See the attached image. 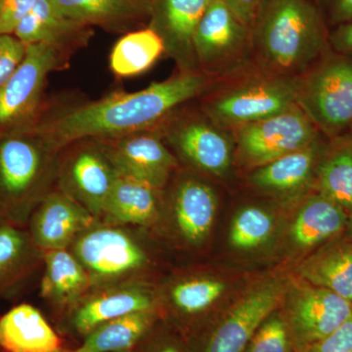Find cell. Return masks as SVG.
<instances>
[{
    "label": "cell",
    "instance_id": "6da1fadb",
    "mask_svg": "<svg viewBox=\"0 0 352 352\" xmlns=\"http://www.w3.org/2000/svg\"><path fill=\"white\" fill-rule=\"evenodd\" d=\"M215 82L200 71H177L144 89L115 92L55 117H43L36 126L61 150L85 139H110L151 131L188 102L198 100Z\"/></svg>",
    "mask_w": 352,
    "mask_h": 352
},
{
    "label": "cell",
    "instance_id": "7a4b0ae2",
    "mask_svg": "<svg viewBox=\"0 0 352 352\" xmlns=\"http://www.w3.org/2000/svg\"><path fill=\"white\" fill-rule=\"evenodd\" d=\"M252 64L300 78L330 50V29L314 0H263L251 25Z\"/></svg>",
    "mask_w": 352,
    "mask_h": 352
},
{
    "label": "cell",
    "instance_id": "3957f363",
    "mask_svg": "<svg viewBox=\"0 0 352 352\" xmlns=\"http://www.w3.org/2000/svg\"><path fill=\"white\" fill-rule=\"evenodd\" d=\"M62 150L38 126L0 131V210L27 227L36 208L57 189Z\"/></svg>",
    "mask_w": 352,
    "mask_h": 352
},
{
    "label": "cell",
    "instance_id": "277c9868",
    "mask_svg": "<svg viewBox=\"0 0 352 352\" xmlns=\"http://www.w3.org/2000/svg\"><path fill=\"white\" fill-rule=\"evenodd\" d=\"M298 78L261 71L254 64L217 80L198 106L217 126L231 131L296 105Z\"/></svg>",
    "mask_w": 352,
    "mask_h": 352
},
{
    "label": "cell",
    "instance_id": "5b68a950",
    "mask_svg": "<svg viewBox=\"0 0 352 352\" xmlns=\"http://www.w3.org/2000/svg\"><path fill=\"white\" fill-rule=\"evenodd\" d=\"M138 227L98 221L69 248L80 261L94 288L129 283H150L154 264L148 234Z\"/></svg>",
    "mask_w": 352,
    "mask_h": 352
},
{
    "label": "cell",
    "instance_id": "8992f818",
    "mask_svg": "<svg viewBox=\"0 0 352 352\" xmlns=\"http://www.w3.org/2000/svg\"><path fill=\"white\" fill-rule=\"evenodd\" d=\"M296 104L329 139L352 124V57L330 48L298 78Z\"/></svg>",
    "mask_w": 352,
    "mask_h": 352
},
{
    "label": "cell",
    "instance_id": "52a82bcc",
    "mask_svg": "<svg viewBox=\"0 0 352 352\" xmlns=\"http://www.w3.org/2000/svg\"><path fill=\"white\" fill-rule=\"evenodd\" d=\"M164 143L185 166L214 177L228 175L235 162L230 131L215 124L200 107L182 106L159 127Z\"/></svg>",
    "mask_w": 352,
    "mask_h": 352
},
{
    "label": "cell",
    "instance_id": "ba28073f",
    "mask_svg": "<svg viewBox=\"0 0 352 352\" xmlns=\"http://www.w3.org/2000/svg\"><path fill=\"white\" fill-rule=\"evenodd\" d=\"M71 54L47 44L27 45L22 63L0 87V131L36 126L48 76L66 68Z\"/></svg>",
    "mask_w": 352,
    "mask_h": 352
},
{
    "label": "cell",
    "instance_id": "9c48e42d",
    "mask_svg": "<svg viewBox=\"0 0 352 352\" xmlns=\"http://www.w3.org/2000/svg\"><path fill=\"white\" fill-rule=\"evenodd\" d=\"M199 71L221 80L252 64L251 27L244 24L222 0H214L194 36Z\"/></svg>",
    "mask_w": 352,
    "mask_h": 352
},
{
    "label": "cell",
    "instance_id": "30bf717a",
    "mask_svg": "<svg viewBox=\"0 0 352 352\" xmlns=\"http://www.w3.org/2000/svg\"><path fill=\"white\" fill-rule=\"evenodd\" d=\"M283 280H267L245 294L212 325L186 340L190 352H243L264 319L284 302Z\"/></svg>",
    "mask_w": 352,
    "mask_h": 352
},
{
    "label": "cell",
    "instance_id": "8fae6325",
    "mask_svg": "<svg viewBox=\"0 0 352 352\" xmlns=\"http://www.w3.org/2000/svg\"><path fill=\"white\" fill-rule=\"evenodd\" d=\"M230 132L235 162L251 170L302 149L321 134L298 104L283 113Z\"/></svg>",
    "mask_w": 352,
    "mask_h": 352
},
{
    "label": "cell",
    "instance_id": "7c38bea8",
    "mask_svg": "<svg viewBox=\"0 0 352 352\" xmlns=\"http://www.w3.org/2000/svg\"><path fill=\"white\" fill-rule=\"evenodd\" d=\"M120 175L103 142L98 139H85L62 150L57 189L100 220L106 201Z\"/></svg>",
    "mask_w": 352,
    "mask_h": 352
},
{
    "label": "cell",
    "instance_id": "4fadbf2b",
    "mask_svg": "<svg viewBox=\"0 0 352 352\" xmlns=\"http://www.w3.org/2000/svg\"><path fill=\"white\" fill-rule=\"evenodd\" d=\"M280 310L296 352L346 323L351 317V302L330 289L302 279L300 284L287 287Z\"/></svg>",
    "mask_w": 352,
    "mask_h": 352
},
{
    "label": "cell",
    "instance_id": "5bb4252c",
    "mask_svg": "<svg viewBox=\"0 0 352 352\" xmlns=\"http://www.w3.org/2000/svg\"><path fill=\"white\" fill-rule=\"evenodd\" d=\"M157 308L152 284L129 283L94 288L57 319L58 331L80 342L99 326L124 315Z\"/></svg>",
    "mask_w": 352,
    "mask_h": 352
},
{
    "label": "cell",
    "instance_id": "9a60e30c",
    "mask_svg": "<svg viewBox=\"0 0 352 352\" xmlns=\"http://www.w3.org/2000/svg\"><path fill=\"white\" fill-rule=\"evenodd\" d=\"M166 200L163 198L162 212L168 214L176 237L182 244L198 248L207 240L214 224L217 196L208 183L180 168L166 186Z\"/></svg>",
    "mask_w": 352,
    "mask_h": 352
},
{
    "label": "cell",
    "instance_id": "2e32d148",
    "mask_svg": "<svg viewBox=\"0 0 352 352\" xmlns=\"http://www.w3.org/2000/svg\"><path fill=\"white\" fill-rule=\"evenodd\" d=\"M120 175L164 190L180 164L159 129L110 139H98Z\"/></svg>",
    "mask_w": 352,
    "mask_h": 352
},
{
    "label": "cell",
    "instance_id": "e0dca14e",
    "mask_svg": "<svg viewBox=\"0 0 352 352\" xmlns=\"http://www.w3.org/2000/svg\"><path fill=\"white\" fill-rule=\"evenodd\" d=\"M214 0H152L150 25L161 38L164 54L178 71H199L194 36L204 14Z\"/></svg>",
    "mask_w": 352,
    "mask_h": 352
},
{
    "label": "cell",
    "instance_id": "ac0fdd59",
    "mask_svg": "<svg viewBox=\"0 0 352 352\" xmlns=\"http://www.w3.org/2000/svg\"><path fill=\"white\" fill-rule=\"evenodd\" d=\"M99 220L63 192L55 189L36 208L28 221L32 243L44 252L67 250Z\"/></svg>",
    "mask_w": 352,
    "mask_h": 352
},
{
    "label": "cell",
    "instance_id": "d6986e66",
    "mask_svg": "<svg viewBox=\"0 0 352 352\" xmlns=\"http://www.w3.org/2000/svg\"><path fill=\"white\" fill-rule=\"evenodd\" d=\"M329 138L320 134L302 149L252 170L250 184L258 191L279 198H294L314 190L317 168Z\"/></svg>",
    "mask_w": 352,
    "mask_h": 352
},
{
    "label": "cell",
    "instance_id": "ffe728a7",
    "mask_svg": "<svg viewBox=\"0 0 352 352\" xmlns=\"http://www.w3.org/2000/svg\"><path fill=\"white\" fill-rule=\"evenodd\" d=\"M92 34L88 25L65 16L54 0H36L14 32L25 45L47 44L69 54L87 45Z\"/></svg>",
    "mask_w": 352,
    "mask_h": 352
},
{
    "label": "cell",
    "instance_id": "44dd1931",
    "mask_svg": "<svg viewBox=\"0 0 352 352\" xmlns=\"http://www.w3.org/2000/svg\"><path fill=\"white\" fill-rule=\"evenodd\" d=\"M163 190L120 175L99 221L153 230L161 217Z\"/></svg>",
    "mask_w": 352,
    "mask_h": 352
},
{
    "label": "cell",
    "instance_id": "7402d4cb",
    "mask_svg": "<svg viewBox=\"0 0 352 352\" xmlns=\"http://www.w3.org/2000/svg\"><path fill=\"white\" fill-rule=\"evenodd\" d=\"M41 296L56 318L94 289L87 271L69 249L43 254Z\"/></svg>",
    "mask_w": 352,
    "mask_h": 352
},
{
    "label": "cell",
    "instance_id": "603a6c76",
    "mask_svg": "<svg viewBox=\"0 0 352 352\" xmlns=\"http://www.w3.org/2000/svg\"><path fill=\"white\" fill-rule=\"evenodd\" d=\"M349 214L317 192L302 196L291 228L292 240L303 250L327 244L346 231Z\"/></svg>",
    "mask_w": 352,
    "mask_h": 352
},
{
    "label": "cell",
    "instance_id": "cb8c5ba5",
    "mask_svg": "<svg viewBox=\"0 0 352 352\" xmlns=\"http://www.w3.org/2000/svg\"><path fill=\"white\" fill-rule=\"evenodd\" d=\"M3 352H56L62 340L43 314L29 303L16 305L0 317Z\"/></svg>",
    "mask_w": 352,
    "mask_h": 352
},
{
    "label": "cell",
    "instance_id": "d4e9b609",
    "mask_svg": "<svg viewBox=\"0 0 352 352\" xmlns=\"http://www.w3.org/2000/svg\"><path fill=\"white\" fill-rule=\"evenodd\" d=\"M344 235V234H342ZM340 235L318 248L298 266L300 279L352 302V239Z\"/></svg>",
    "mask_w": 352,
    "mask_h": 352
},
{
    "label": "cell",
    "instance_id": "484cf974",
    "mask_svg": "<svg viewBox=\"0 0 352 352\" xmlns=\"http://www.w3.org/2000/svg\"><path fill=\"white\" fill-rule=\"evenodd\" d=\"M43 265V252L32 243L27 227L0 226V298L12 293Z\"/></svg>",
    "mask_w": 352,
    "mask_h": 352
},
{
    "label": "cell",
    "instance_id": "4316f807",
    "mask_svg": "<svg viewBox=\"0 0 352 352\" xmlns=\"http://www.w3.org/2000/svg\"><path fill=\"white\" fill-rule=\"evenodd\" d=\"M71 19L91 27L122 31L151 15L152 0H54Z\"/></svg>",
    "mask_w": 352,
    "mask_h": 352
},
{
    "label": "cell",
    "instance_id": "83f0119b",
    "mask_svg": "<svg viewBox=\"0 0 352 352\" xmlns=\"http://www.w3.org/2000/svg\"><path fill=\"white\" fill-rule=\"evenodd\" d=\"M314 191L352 212V138L347 133L329 139L317 168Z\"/></svg>",
    "mask_w": 352,
    "mask_h": 352
},
{
    "label": "cell",
    "instance_id": "f1b7e54d",
    "mask_svg": "<svg viewBox=\"0 0 352 352\" xmlns=\"http://www.w3.org/2000/svg\"><path fill=\"white\" fill-rule=\"evenodd\" d=\"M160 320L157 308L124 315L95 329L72 352L131 351Z\"/></svg>",
    "mask_w": 352,
    "mask_h": 352
},
{
    "label": "cell",
    "instance_id": "f546056e",
    "mask_svg": "<svg viewBox=\"0 0 352 352\" xmlns=\"http://www.w3.org/2000/svg\"><path fill=\"white\" fill-rule=\"evenodd\" d=\"M164 54L161 38L151 28L131 32L113 46L110 69L119 78H131L145 73Z\"/></svg>",
    "mask_w": 352,
    "mask_h": 352
},
{
    "label": "cell",
    "instance_id": "4dcf8cb0",
    "mask_svg": "<svg viewBox=\"0 0 352 352\" xmlns=\"http://www.w3.org/2000/svg\"><path fill=\"white\" fill-rule=\"evenodd\" d=\"M273 228V217L267 210L248 206L234 217L229 239L236 249L252 250L270 239Z\"/></svg>",
    "mask_w": 352,
    "mask_h": 352
},
{
    "label": "cell",
    "instance_id": "1f68e13d",
    "mask_svg": "<svg viewBox=\"0 0 352 352\" xmlns=\"http://www.w3.org/2000/svg\"><path fill=\"white\" fill-rule=\"evenodd\" d=\"M280 308L264 319L243 352H295Z\"/></svg>",
    "mask_w": 352,
    "mask_h": 352
},
{
    "label": "cell",
    "instance_id": "d6a6232c",
    "mask_svg": "<svg viewBox=\"0 0 352 352\" xmlns=\"http://www.w3.org/2000/svg\"><path fill=\"white\" fill-rule=\"evenodd\" d=\"M134 349L136 352H190L187 340L162 320Z\"/></svg>",
    "mask_w": 352,
    "mask_h": 352
},
{
    "label": "cell",
    "instance_id": "836d02e7",
    "mask_svg": "<svg viewBox=\"0 0 352 352\" xmlns=\"http://www.w3.org/2000/svg\"><path fill=\"white\" fill-rule=\"evenodd\" d=\"M25 52L27 45L14 34H0V87L22 63Z\"/></svg>",
    "mask_w": 352,
    "mask_h": 352
},
{
    "label": "cell",
    "instance_id": "e575fe53",
    "mask_svg": "<svg viewBox=\"0 0 352 352\" xmlns=\"http://www.w3.org/2000/svg\"><path fill=\"white\" fill-rule=\"evenodd\" d=\"M296 352H352V318L335 332Z\"/></svg>",
    "mask_w": 352,
    "mask_h": 352
},
{
    "label": "cell",
    "instance_id": "d590c367",
    "mask_svg": "<svg viewBox=\"0 0 352 352\" xmlns=\"http://www.w3.org/2000/svg\"><path fill=\"white\" fill-rule=\"evenodd\" d=\"M36 0H0V34H14Z\"/></svg>",
    "mask_w": 352,
    "mask_h": 352
},
{
    "label": "cell",
    "instance_id": "8d00e7d4",
    "mask_svg": "<svg viewBox=\"0 0 352 352\" xmlns=\"http://www.w3.org/2000/svg\"><path fill=\"white\" fill-rule=\"evenodd\" d=\"M329 29L352 22V0H314Z\"/></svg>",
    "mask_w": 352,
    "mask_h": 352
},
{
    "label": "cell",
    "instance_id": "74e56055",
    "mask_svg": "<svg viewBox=\"0 0 352 352\" xmlns=\"http://www.w3.org/2000/svg\"><path fill=\"white\" fill-rule=\"evenodd\" d=\"M330 46L336 52L352 57V22L330 30Z\"/></svg>",
    "mask_w": 352,
    "mask_h": 352
},
{
    "label": "cell",
    "instance_id": "f35d334b",
    "mask_svg": "<svg viewBox=\"0 0 352 352\" xmlns=\"http://www.w3.org/2000/svg\"><path fill=\"white\" fill-rule=\"evenodd\" d=\"M244 24L251 27L263 0H222Z\"/></svg>",
    "mask_w": 352,
    "mask_h": 352
},
{
    "label": "cell",
    "instance_id": "ab89813d",
    "mask_svg": "<svg viewBox=\"0 0 352 352\" xmlns=\"http://www.w3.org/2000/svg\"><path fill=\"white\" fill-rule=\"evenodd\" d=\"M346 230L349 231V237L352 239V212L349 214V222H347Z\"/></svg>",
    "mask_w": 352,
    "mask_h": 352
},
{
    "label": "cell",
    "instance_id": "60d3db41",
    "mask_svg": "<svg viewBox=\"0 0 352 352\" xmlns=\"http://www.w3.org/2000/svg\"><path fill=\"white\" fill-rule=\"evenodd\" d=\"M6 221H8V220H6V217H4V215L2 214L1 210H0V226H1V224L4 223Z\"/></svg>",
    "mask_w": 352,
    "mask_h": 352
},
{
    "label": "cell",
    "instance_id": "b9f144b4",
    "mask_svg": "<svg viewBox=\"0 0 352 352\" xmlns=\"http://www.w3.org/2000/svg\"><path fill=\"white\" fill-rule=\"evenodd\" d=\"M56 352H72V351H69V349H60V351H58Z\"/></svg>",
    "mask_w": 352,
    "mask_h": 352
},
{
    "label": "cell",
    "instance_id": "7bdbcfd3",
    "mask_svg": "<svg viewBox=\"0 0 352 352\" xmlns=\"http://www.w3.org/2000/svg\"><path fill=\"white\" fill-rule=\"evenodd\" d=\"M115 352H136V351H135V349H131V351H115Z\"/></svg>",
    "mask_w": 352,
    "mask_h": 352
},
{
    "label": "cell",
    "instance_id": "ee69618b",
    "mask_svg": "<svg viewBox=\"0 0 352 352\" xmlns=\"http://www.w3.org/2000/svg\"><path fill=\"white\" fill-rule=\"evenodd\" d=\"M349 135H351V138H352V124H351V129H349Z\"/></svg>",
    "mask_w": 352,
    "mask_h": 352
},
{
    "label": "cell",
    "instance_id": "f6af8a7d",
    "mask_svg": "<svg viewBox=\"0 0 352 352\" xmlns=\"http://www.w3.org/2000/svg\"><path fill=\"white\" fill-rule=\"evenodd\" d=\"M351 318H352V302H351Z\"/></svg>",
    "mask_w": 352,
    "mask_h": 352
}]
</instances>
